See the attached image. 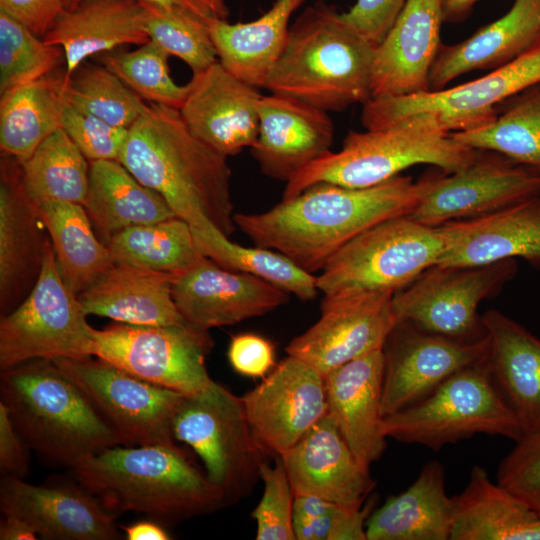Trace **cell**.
<instances>
[{"label": "cell", "mask_w": 540, "mask_h": 540, "mask_svg": "<svg viewBox=\"0 0 540 540\" xmlns=\"http://www.w3.org/2000/svg\"><path fill=\"white\" fill-rule=\"evenodd\" d=\"M436 176L413 181L398 175L365 188L318 183L265 212L235 213L234 222L256 246L278 251L313 274L368 228L409 215Z\"/></svg>", "instance_id": "obj_1"}, {"label": "cell", "mask_w": 540, "mask_h": 540, "mask_svg": "<svg viewBox=\"0 0 540 540\" xmlns=\"http://www.w3.org/2000/svg\"><path fill=\"white\" fill-rule=\"evenodd\" d=\"M119 162L191 227L209 219L228 237L237 229L227 157L193 135L178 109L151 103Z\"/></svg>", "instance_id": "obj_2"}, {"label": "cell", "mask_w": 540, "mask_h": 540, "mask_svg": "<svg viewBox=\"0 0 540 540\" xmlns=\"http://www.w3.org/2000/svg\"><path fill=\"white\" fill-rule=\"evenodd\" d=\"M110 512H134L163 526L228 506L188 452L170 444L117 445L70 468Z\"/></svg>", "instance_id": "obj_3"}, {"label": "cell", "mask_w": 540, "mask_h": 540, "mask_svg": "<svg viewBox=\"0 0 540 540\" xmlns=\"http://www.w3.org/2000/svg\"><path fill=\"white\" fill-rule=\"evenodd\" d=\"M375 47L335 6L320 0L290 25L264 88L326 112L371 99Z\"/></svg>", "instance_id": "obj_4"}, {"label": "cell", "mask_w": 540, "mask_h": 540, "mask_svg": "<svg viewBox=\"0 0 540 540\" xmlns=\"http://www.w3.org/2000/svg\"><path fill=\"white\" fill-rule=\"evenodd\" d=\"M0 402L16 430L44 462L73 467L121 445L84 392L49 359H33L1 371Z\"/></svg>", "instance_id": "obj_5"}, {"label": "cell", "mask_w": 540, "mask_h": 540, "mask_svg": "<svg viewBox=\"0 0 540 540\" xmlns=\"http://www.w3.org/2000/svg\"><path fill=\"white\" fill-rule=\"evenodd\" d=\"M476 152L426 115L407 118L386 129L350 131L339 151H329L287 181L282 199L293 198L318 183L375 186L418 164L434 165L451 174L467 166Z\"/></svg>", "instance_id": "obj_6"}, {"label": "cell", "mask_w": 540, "mask_h": 540, "mask_svg": "<svg viewBox=\"0 0 540 540\" xmlns=\"http://www.w3.org/2000/svg\"><path fill=\"white\" fill-rule=\"evenodd\" d=\"M387 438L432 450L491 434L514 441L521 426L496 385L487 357L454 373L416 403L384 418Z\"/></svg>", "instance_id": "obj_7"}, {"label": "cell", "mask_w": 540, "mask_h": 540, "mask_svg": "<svg viewBox=\"0 0 540 540\" xmlns=\"http://www.w3.org/2000/svg\"><path fill=\"white\" fill-rule=\"evenodd\" d=\"M444 248L441 228L410 215L384 220L360 233L325 264L316 284L322 300L398 292L436 265Z\"/></svg>", "instance_id": "obj_8"}, {"label": "cell", "mask_w": 540, "mask_h": 540, "mask_svg": "<svg viewBox=\"0 0 540 540\" xmlns=\"http://www.w3.org/2000/svg\"><path fill=\"white\" fill-rule=\"evenodd\" d=\"M172 434L198 455L228 505L251 494L268 456L253 435L242 397L215 381L200 393L184 396Z\"/></svg>", "instance_id": "obj_9"}, {"label": "cell", "mask_w": 540, "mask_h": 540, "mask_svg": "<svg viewBox=\"0 0 540 540\" xmlns=\"http://www.w3.org/2000/svg\"><path fill=\"white\" fill-rule=\"evenodd\" d=\"M64 281L50 238L39 279L25 300L0 320V369L33 359L94 356V328Z\"/></svg>", "instance_id": "obj_10"}, {"label": "cell", "mask_w": 540, "mask_h": 540, "mask_svg": "<svg viewBox=\"0 0 540 540\" xmlns=\"http://www.w3.org/2000/svg\"><path fill=\"white\" fill-rule=\"evenodd\" d=\"M538 84L540 44L513 62L459 86L371 98L363 104L361 122L366 130H380L426 115L448 132L472 130L492 122L504 100Z\"/></svg>", "instance_id": "obj_11"}, {"label": "cell", "mask_w": 540, "mask_h": 540, "mask_svg": "<svg viewBox=\"0 0 540 540\" xmlns=\"http://www.w3.org/2000/svg\"><path fill=\"white\" fill-rule=\"evenodd\" d=\"M213 347L208 330L190 323L134 325L115 322L94 330V356L147 382L185 396L214 381L206 357Z\"/></svg>", "instance_id": "obj_12"}, {"label": "cell", "mask_w": 540, "mask_h": 540, "mask_svg": "<svg viewBox=\"0 0 540 540\" xmlns=\"http://www.w3.org/2000/svg\"><path fill=\"white\" fill-rule=\"evenodd\" d=\"M517 273L515 259L477 266L434 265L396 292L398 322L460 341L485 337L480 303L498 294Z\"/></svg>", "instance_id": "obj_13"}, {"label": "cell", "mask_w": 540, "mask_h": 540, "mask_svg": "<svg viewBox=\"0 0 540 540\" xmlns=\"http://www.w3.org/2000/svg\"><path fill=\"white\" fill-rule=\"evenodd\" d=\"M52 361L84 392L121 445L175 443L172 422L185 395L95 356Z\"/></svg>", "instance_id": "obj_14"}, {"label": "cell", "mask_w": 540, "mask_h": 540, "mask_svg": "<svg viewBox=\"0 0 540 540\" xmlns=\"http://www.w3.org/2000/svg\"><path fill=\"white\" fill-rule=\"evenodd\" d=\"M540 196V169L490 150H477L464 168L437 175L409 214L433 227L486 216Z\"/></svg>", "instance_id": "obj_15"}, {"label": "cell", "mask_w": 540, "mask_h": 540, "mask_svg": "<svg viewBox=\"0 0 540 540\" xmlns=\"http://www.w3.org/2000/svg\"><path fill=\"white\" fill-rule=\"evenodd\" d=\"M384 417L421 400L459 370L487 357V336L466 342L398 322L383 346Z\"/></svg>", "instance_id": "obj_16"}, {"label": "cell", "mask_w": 540, "mask_h": 540, "mask_svg": "<svg viewBox=\"0 0 540 540\" xmlns=\"http://www.w3.org/2000/svg\"><path fill=\"white\" fill-rule=\"evenodd\" d=\"M253 435L268 457L294 446L327 414L325 377L288 355L242 396Z\"/></svg>", "instance_id": "obj_17"}, {"label": "cell", "mask_w": 540, "mask_h": 540, "mask_svg": "<svg viewBox=\"0 0 540 540\" xmlns=\"http://www.w3.org/2000/svg\"><path fill=\"white\" fill-rule=\"evenodd\" d=\"M394 292L381 291L322 300L321 316L287 345L297 357L324 377L367 353L381 350L397 324Z\"/></svg>", "instance_id": "obj_18"}, {"label": "cell", "mask_w": 540, "mask_h": 540, "mask_svg": "<svg viewBox=\"0 0 540 540\" xmlns=\"http://www.w3.org/2000/svg\"><path fill=\"white\" fill-rule=\"evenodd\" d=\"M3 514L26 521L43 539L115 540L120 538L116 514L74 477L73 480L33 485L23 478L0 481Z\"/></svg>", "instance_id": "obj_19"}, {"label": "cell", "mask_w": 540, "mask_h": 540, "mask_svg": "<svg viewBox=\"0 0 540 540\" xmlns=\"http://www.w3.org/2000/svg\"><path fill=\"white\" fill-rule=\"evenodd\" d=\"M172 296L183 318L205 330L263 316L289 300L274 284L209 258L174 276Z\"/></svg>", "instance_id": "obj_20"}, {"label": "cell", "mask_w": 540, "mask_h": 540, "mask_svg": "<svg viewBox=\"0 0 540 540\" xmlns=\"http://www.w3.org/2000/svg\"><path fill=\"white\" fill-rule=\"evenodd\" d=\"M261 96L257 87L216 62L193 75L179 112L193 135L229 157L250 148L256 141Z\"/></svg>", "instance_id": "obj_21"}, {"label": "cell", "mask_w": 540, "mask_h": 540, "mask_svg": "<svg viewBox=\"0 0 540 540\" xmlns=\"http://www.w3.org/2000/svg\"><path fill=\"white\" fill-rule=\"evenodd\" d=\"M47 230L39 205L27 193L21 164L1 159L0 314L13 311L36 285L43 265Z\"/></svg>", "instance_id": "obj_22"}, {"label": "cell", "mask_w": 540, "mask_h": 540, "mask_svg": "<svg viewBox=\"0 0 540 540\" xmlns=\"http://www.w3.org/2000/svg\"><path fill=\"white\" fill-rule=\"evenodd\" d=\"M258 112V135L250 151L264 175L287 182L331 151L335 130L328 112L276 93L261 96Z\"/></svg>", "instance_id": "obj_23"}, {"label": "cell", "mask_w": 540, "mask_h": 540, "mask_svg": "<svg viewBox=\"0 0 540 540\" xmlns=\"http://www.w3.org/2000/svg\"><path fill=\"white\" fill-rule=\"evenodd\" d=\"M445 0H406L375 47L371 98L429 91V77L442 45Z\"/></svg>", "instance_id": "obj_24"}, {"label": "cell", "mask_w": 540, "mask_h": 540, "mask_svg": "<svg viewBox=\"0 0 540 540\" xmlns=\"http://www.w3.org/2000/svg\"><path fill=\"white\" fill-rule=\"evenodd\" d=\"M278 456L295 496L361 508L375 488L369 467L355 456L328 414Z\"/></svg>", "instance_id": "obj_25"}, {"label": "cell", "mask_w": 540, "mask_h": 540, "mask_svg": "<svg viewBox=\"0 0 540 540\" xmlns=\"http://www.w3.org/2000/svg\"><path fill=\"white\" fill-rule=\"evenodd\" d=\"M439 227L444 248L438 265L477 266L522 258L540 269V196Z\"/></svg>", "instance_id": "obj_26"}, {"label": "cell", "mask_w": 540, "mask_h": 540, "mask_svg": "<svg viewBox=\"0 0 540 540\" xmlns=\"http://www.w3.org/2000/svg\"><path fill=\"white\" fill-rule=\"evenodd\" d=\"M383 351L355 358L325 376L327 414L364 465L383 455Z\"/></svg>", "instance_id": "obj_27"}, {"label": "cell", "mask_w": 540, "mask_h": 540, "mask_svg": "<svg viewBox=\"0 0 540 540\" xmlns=\"http://www.w3.org/2000/svg\"><path fill=\"white\" fill-rule=\"evenodd\" d=\"M540 44V0H515L509 11L464 41L442 44L431 68L429 91L460 75L498 69Z\"/></svg>", "instance_id": "obj_28"}, {"label": "cell", "mask_w": 540, "mask_h": 540, "mask_svg": "<svg viewBox=\"0 0 540 540\" xmlns=\"http://www.w3.org/2000/svg\"><path fill=\"white\" fill-rule=\"evenodd\" d=\"M492 377L524 434L540 430V338L502 312L482 316Z\"/></svg>", "instance_id": "obj_29"}, {"label": "cell", "mask_w": 540, "mask_h": 540, "mask_svg": "<svg viewBox=\"0 0 540 540\" xmlns=\"http://www.w3.org/2000/svg\"><path fill=\"white\" fill-rule=\"evenodd\" d=\"M174 276L114 263L77 297L87 315L134 325L185 324L172 296Z\"/></svg>", "instance_id": "obj_30"}, {"label": "cell", "mask_w": 540, "mask_h": 540, "mask_svg": "<svg viewBox=\"0 0 540 540\" xmlns=\"http://www.w3.org/2000/svg\"><path fill=\"white\" fill-rule=\"evenodd\" d=\"M142 12L139 0H81L60 15L43 40L63 50L68 78L92 55L149 42Z\"/></svg>", "instance_id": "obj_31"}, {"label": "cell", "mask_w": 540, "mask_h": 540, "mask_svg": "<svg viewBox=\"0 0 540 540\" xmlns=\"http://www.w3.org/2000/svg\"><path fill=\"white\" fill-rule=\"evenodd\" d=\"M453 502L438 461L426 463L404 492L390 496L366 522L367 540H450Z\"/></svg>", "instance_id": "obj_32"}, {"label": "cell", "mask_w": 540, "mask_h": 540, "mask_svg": "<svg viewBox=\"0 0 540 540\" xmlns=\"http://www.w3.org/2000/svg\"><path fill=\"white\" fill-rule=\"evenodd\" d=\"M452 502L450 540H540V517L481 466Z\"/></svg>", "instance_id": "obj_33"}, {"label": "cell", "mask_w": 540, "mask_h": 540, "mask_svg": "<svg viewBox=\"0 0 540 540\" xmlns=\"http://www.w3.org/2000/svg\"><path fill=\"white\" fill-rule=\"evenodd\" d=\"M307 0H276L259 18L245 23L206 19L218 62L254 87L266 79L287 40L293 13Z\"/></svg>", "instance_id": "obj_34"}, {"label": "cell", "mask_w": 540, "mask_h": 540, "mask_svg": "<svg viewBox=\"0 0 540 540\" xmlns=\"http://www.w3.org/2000/svg\"><path fill=\"white\" fill-rule=\"evenodd\" d=\"M84 208L105 245L125 228L177 217L160 194L140 183L115 160L90 162Z\"/></svg>", "instance_id": "obj_35"}, {"label": "cell", "mask_w": 540, "mask_h": 540, "mask_svg": "<svg viewBox=\"0 0 540 540\" xmlns=\"http://www.w3.org/2000/svg\"><path fill=\"white\" fill-rule=\"evenodd\" d=\"M65 72L16 86L1 94L0 148L4 156L25 162L54 131L61 128Z\"/></svg>", "instance_id": "obj_36"}, {"label": "cell", "mask_w": 540, "mask_h": 540, "mask_svg": "<svg viewBox=\"0 0 540 540\" xmlns=\"http://www.w3.org/2000/svg\"><path fill=\"white\" fill-rule=\"evenodd\" d=\"M38 205L60 273L79 295L114 265L111 253L94 232L83 205L58 200Z\"/></svg>", "instance_id": "obj_37"}, {"label": "cell", "mask_w": 540, "mask_h": 540, "mask_svg": "<svg viewBox=\"0 0 540 540\" xmlns=\"http://www.w3.org/2000/svg\"><path fill=\"white\" fill-rule=\"evenodd\" d=\"M114 263L180 274L202 262L191 226L179 217L125 228L107 242Z\"/></svg>", "instance_id": "obj_38"}, {"label": "cell", "mask_w": 540, "mask_h": 540, "mask_svg": "<svg viewBox=\"0 0 540 540\" xmlns=\"http://www.w3.org/2000/svg\"><path fill=\"white\" fill-rule=\"evenodd\" d=\"M191 228L201 253L220 267L262 278L303 301L318 295L316 276L280 252L234 243L209 219Z\"/></svg>", "instance_id": "obj_39"}, {"label": "cell", "mask_w": 540, "mask_h": 540, "mask_svg": "<svg viewBox=\"0 0 540 540\" xmlns=\"http://www.w3.org/2000/svg\"><path fill=\"white\" fill-rule=\"evenodd\" d=\"M20 164L24 187L37 204L58 200L84 206L89 190L90 164L62 128L43 140Z\"/></svg>", "instance_id": "obj_40"}, {"label": "cell", "mask_w": 540, "mask_h": 540, "mask_svg": "<svg viewBox=\"0 0 540 540\" xmlns=\"http://www.w3.org/2000/svg\"><path fill=\"white\" fill-rule=\"evenodd\" d=\"M450 135L469 148L494 151L540 169V84L523 91L492 122Z\"/></svg>", "instance_id": "obj_41"}, {"label": "cell", "mask_w": 540, "mask_h": 540, "mask_svg": "<svg viewBox=\"0 0 540 540\" xmlns=\"http://www.w3.org/2000/svg\"><path fill=\"white\" fill-rule=\"evenodd\" d=\"M63 95L76 108L127 129L149 106L104 65L81 64L65 78Z\"/></svg>", "instance_id": "obj_42"}, {"label": "cell", "mask_w": 540, "mask_h": 540, "mask_svg": "<svg viewBox=\"0 0 540 540\" xmlns=\"http://www.w3.org/2000/svg\"><path fill=\"white\" fill-rule=\"evenodd\" d=\"M140 2L143 30L150 41L180 58L193 75L218 62L206 19L175 6Z\"/></svg>", "instance_id": "obj_43"}, {"label": "cell", "mask_w": 540, "mask_h": 540, "mask_svg": "<svg viewBox=\"0 0 540 540\" xmlns=\"http://www.w3.org/2000/svg\"><path fill=\"white\" fill-rule=\"evenodd\" d=\"M169 56L159 45L149 41L131 51L104 53L101 61L142 99L179 110L188 94L189 83L179 85L173 80Z\"/></svg>", "instance_id": "obj_44"}, {"label": "cell", "mask_w": 540, "mask_h": 540, "mask_svg": "<svg viewBox=\"0 0 540 540\" xmlns=\"http://www.w3.org/2000/svg\"><path fill=\"white\" fill-rule=\"evenodd\" d=\"M64 53L0 9V94L54 72Z\"/></svg>", "instance_id": "obj_45"}, {"label": "cell", "mask_w": 540, "mask_h": 540, "mask_svg": "<svg viewBox=\"0 0 540 540\" xmlns=\"http://www.w3.org/2000/svg\"><path fill=\"white\" fill-rule=\"evenodd\" d=\"M372 501L361 508L343 506L319 497L295 496L296 540H367L366 522Z\"/></svg>", "instance_id": "obj_46"}, {"label": "cell", "mask_w": 540, "mask_h": 540, "mask_svg": "<svg viewBox=\"0 0 540 540\" xmlns=\"http://www.w3.org/2000/svg\"><path fill=\"white\" fill-rule=\"evenodd\" d=\"M263 493L252 511L256 522L257 540H296L294 533V501L292 490L281 456L274 463L264 461L260 467Z\"/></svg>", "instance_id": "obj_47"}, {"label": "cell", "mask_w": 540, "mask_h": 540, "mask_svg": "<svg viewBox=\"0 0 540 540\" xmlns=\"http://www.w3.org/2000/svg\"><path fill=\"white\" fill-rule=\"evenodd\" d=\"M60 125L89 162L120 160L129 129L113 126L76 108L65 99L61 107Z\"/></svg>", "instance_id": "obj_48"}, {"label": "cell", "mask_w": 540, "mask_h": 540, "mask_svg": "<svg viewBox=\"0 0 540 540\" xmlns=\"http://www.w3.org/2000/svg\"><path fill=\"white\" fill-rule=\"evenodd\" d=\"M515 442L499 465L497 482L540 517V430Z\"/></svg>", "instance_id": "obj_49"}, {"label": "cell", "mask_w": 540, "mask_h": 540, "mask_svg": "<svg viewBox=\"0 0 540 540\" xmlns=\"http://www.w3.org/2000/svg\"><path fill=\"white\" fill-rule=\"evenodd\" d=\"M406 0H356L343 18L374 47L385 37Z\"/></svg>", "instance_id": "obj_50"}, {"label": "cell", "mask_w": 540, "mask_h": 540, "mask_svg": "<svg viewBox=\"0 0 540 540\" xmlns=\"http://www.w3.org/2000/svg\"><path fill=\"white\" fill-rule=\"evenodd\" d=\"M227 355L231 367L247 377L263 378L275 365L272 343L253 333L232 337Z\"/></svg>", "instance_id": "obj_51"}, {"label": "cell", "mask_w": 540, "mask_h": 540, "mask_svg": "<svg viewBox=\"0 0 540 540\" xmlns=\"http://www.w3.org/2000/svg\"><path fill=\"white\" fill-rule=\"evenodd\" d=\"M0 9L43 38L67 10V0H0Z\"/></svg>", "instance_id": "obj_52"}, {"label": "cell", "mask_w": 540, "mask_h": 540, "mask_svg": "<svg viewBox=\"0 0 540 540\" xmlns=\"http://www.w3.org/2000/svg\"><path fill=\"white\" fill-rule=\"evenodd\" d=\"M30 448L13 425L0 402V470L3 476L23 478L29 473Z\"/></svg>", "instance_id": "obj_53"}, {"label": "cell", "mask_w": 540, "mask_h": 540, "mask_svg": "<svg viewBox=\"0 0 540 540\" xmlns=\"http://www.w3.org/2000/svg\"><path fill=\"white\" fill-rule=\"evenodd\" d=\"M81 0H67V9ZM161 5L175 6L189 11L203 19H227L229 9L225 0H139Z\"/></svg>", "instance_id": "obj_54"}, {"label": "cell", "mask_w": 540, "mask_h": 540, "mask_svg": "<svg viewBox=\"0 0 540 540\" xmlns=\"http://www.w3.org/2000/svg\"><path fill=\"white\" fill-rule=\"evenodd\" d=\"M127 540H169L171 535L162 524L147 519L122 527Z\"/></svg>", "instance_id": "obj_55"}, {"label": "cell", "mask_w": 540, "mask_h": 540, "mask_svg": "<svg viewBox=\"0 0 540 540\" xmlns=\"http://www.w3.org/2000/svg\"><path fill=\"white\" fill-rule=\"evenodd\" d=\"M0 522L1 540H35L38 538L34 529L23 519L3 514Z\"/></svg>", "instance_id": "obj_56"}, {"label": "cell", "mask_w": 540, "mask_h": 540, "mask_svg": "<svg viewBox=\"0 0 540 540\" xmlns=\"http://www.w3.org/2000/svg\"><path fill=\"white\" fill-rule=\"evenodd\" d=\"M478 1L480 0H445L444 21L454 23L464 20Z\"/></svg>", "instance_id": "obj_57"}]
</instances>
